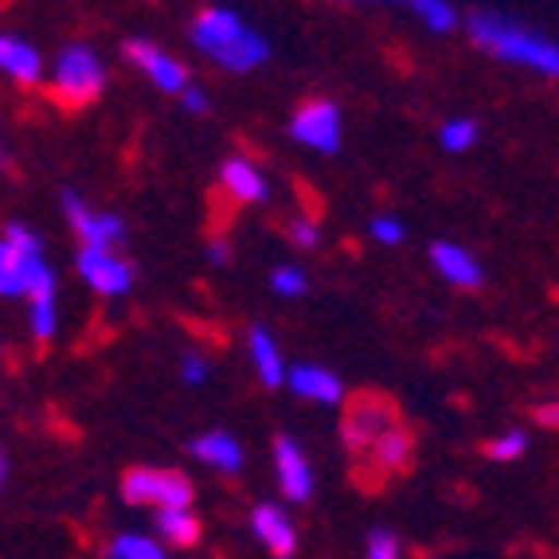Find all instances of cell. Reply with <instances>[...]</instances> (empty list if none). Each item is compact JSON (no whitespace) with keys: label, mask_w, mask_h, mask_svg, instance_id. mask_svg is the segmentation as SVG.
Masks as SVG:
<instances>
[{"label":"cell","mask_w":559,"mask_h":559,"mask_svg":"<svg viewBox=\"0 0 559 559\" xmlns=\"http://www.w3.org/2000/svg\"><path fill=\"white\" fill-rule=\"evenodd\" d=\"M430 262H435V271H439L450 286H462V289L481 286V262H477L462 242H435V247H430Z\"/></svg>","instance_id":"obj_12"},{"label":"cell","mask_w":559,"mask_h":559,"mask_svg":"<svg viewBox=\"0 0 559 559\" xmlns=\"http://www.w3.org/2000/svg\"><path fill=\"white\" fill-rule=\"evenodd\" d=\"M364 551H368L364 559H403L400 540H395L388 528H372V532H368V544H364Z\"/></svg>","instance_id":"obj_27"},{"label":"cell","mask_w":559,"mask_h":559,"mask_svg":"<svg viewBox=\"0 0 559 559\" xmlns=\"http://www.w3.org/2000/svg\"><path fill=\"white\" fill-rule=\"evenodd\" d=\"M121 497L130 504H153L157 513L165 509H192V481L177 469H130L121 477Z\"/></svg>","instance_id":"obj_5"},{"label":"cell","mask_w":559,"mask_h":559,"mask_svg":"<svg viewBox=\"0 0 559 559\" xmlns=\"http://www.w3.org/2000/svg\"><path fill=\"white\" fill-rule=\"evenodd\" d=\"M286 383L294 388L298 400H313V403H341L345 400V383L336 380L329 368H321V364H294Z\"/></svg>","instance_id":"obj_13"},{"label":"cell","mask_w":559,"mask_h":559,"mask_svg":"<svg viewBox=\"0 0 559 559\" xmlns=\"http://www.w3.org/2000/svg\"><path fill=\"white\" fill-rule=\"evenodd\" d=\"M271 289L278 294V298H301L309 289V278L298 271V266H278V271L271 274Z\"/></svg>","instance_id":"obj_26"},{"label":"cell","mask_w":559,"mask_h":559,"mask_svg":"<svg viewBox=\"0 0 559 559\" xmlns=\"http://www.w3.org/2000/svg\"><path fill=\"white\" fill-rule=\"evenodd\" d=\"M372 450H376V462H380L383 469H400L403 462H407V454H411V439L403 435L400 427H392Z\"/></svg>","instance_id":"obj_23"},{"label":"cell","mask_w":559,"mask_h":559,"mask_svg":"<svg viewBox=\"0 0 559 559\" xmlns=\"http://www.w3.org/2000/svg\"><path fill=\"white\" fill-rule=\"evenodd\" d=\"M192 44H197L215 67L235 71V75H247V71L262 67L266 56H271L266 36L254 32L239 12L219 9V4H212V9H204L192 20Z\"/></svg>","instance_id":"obj_1"},{"label":"cell","mask_w":559,"mask_h":559,"mask_svg":"<svg viewBox=\"0 0 559 559\" xmlns=\"http://www.w3.org/2000/svg\"><path fill=\"white\" fill-rule=\"evenodd\" d=\"M110 559H168L165 548L150 536H138V532H121L110 540Z\"/></svg>","instance_id":"obj_21"},{"label":"cell","mask_w":559,"mask_h":559,"mask_svg":"<svg viewBox=\"0 0 559 559\" xmlns=\"http://www.w3.org/2000/svg\"><path fill=\"white\" fill-rule=\"evenodd\" d=\"M126 59H130L133 67H138L141 75H150L153 79V86H160V91H168V94H185L188 86V67L180 63V59H173L165 51V47H157V44H150V39H126Z\"/></svg>","instance_id":"obj_9"},{"label":"cell","mask_w":559,"mask_h":559,"mask_svg":"<svg viewBox=\"0 0 559 559\" xmlns=\"http://www.w3.org/2000/svg\"><path fill=\"white\" fill-rule=\"evenodd\" d=\"M247 345H251V360H254V368H259V376H262L266 388H278V383L289 380V368L282 364V348L271 336V329L254 325L251 336H247Z\"/></svg>","instance_id":"obj_18"},{"label":"cell","mask_w":559,"mask_h":559,"mask_svg":"<svg viewBox=\"0 0 559 559\" xmlns=\"http://www.w3.org/2000/svg\"><path fill=\"white\" fill-rule=\"evenodd\" d=\"M289 235H294V242H298V247H318V242H321V231H318V224H313V219H294Z\"/></svg>","instance_id":"obj_30"},{"label":"cell","mask_w":559,"mask_h":559,"mask_svg":"<svg viewBox=\"0 0 559 559\" xmlns=\"http://www.w3.org/2000/svg\"><path fill=\"white\" fill-rule=\"evenodd\" d=\"M157 536L173 548H192L200 540V516L192 509H165L157 513Z\"/></svg>","instance_id":"obj_19"},{"label":"cell","mask_w":559,"mask_h":559,"mask_svg":"<svg viewBox=\"0 0 559 559\" xmlns=\"http://www.w3.org/2000/svg\"><path fill=\"white\" fill-rule=\"evenodd\" d=\"M227 259H231V247H227L224 239L207 242V262H212V266H227Z\"/></svg>","instance_id":"obj_32"},{"label":"cell","mask_w":559,"mask_h":559,"mask_svg":"<svg viewBox=\"0 0 559 559\" xmlns=\"http://www.w3.org/2000/svg\"><path fill=\"white\" fill-rule=\"evenodd\" d=\"M59 204H63L67 212V224H71V231L79 235V242L83 247H103V251H114V242L126 235V224H121V215L114 212H94L91 204H86L79 192H71L67 188L63 197H59Z\"/></svg>","instance_id":"obj_7"},{"label":"cell","mask_w":559,"mask_h":559,"mask_svg":"<svg viewBox=\"0 0 559 559\" xmlns=\"http://www.w3.org/2000/svg\"><path fill=\"white\" fill-rule=\"evenodd\" d=\"M274 474H278V489L289 501H309L313 493V469H309L306 454L289 435L274 439Z\"/></svg>","instance_id":"obj_10"},{"label":"cell","mask_w":559,"mask_h":559,"mask_svg":"<svg viewBox=\"0 0 559 559\" xmlns=\"http://www.w3.org/2000/svg\"><path fill=\"white\" fill-rule=\"evenodd\" d=\"M536 419H540L544 427L559 430V400H551V403H540V407H536Z\"/></svg>","instance_id":"obj_33"},{"label":"cell","mask_w":559,"mask_h":559,"mask_svg":"<svg viewBox=\"0 0 559 559\" xmlns=\"http://www.w3.org/2000/svg\"><path fill=\"white\" fill-rule=\"evenodd\" d=\"M207 376H212V368H207L204 356H197V353L180 356V383H188V388H200V383H207Z\"/></svg>","instance_id":"obj_29"},{"label":"cell","mask_w":559,"mask_h":559,"mask_svg":"<svg viewBox=\"0 0 559 559\" xmlns=\"http://www.w3.org/2000/svg\"><path fill=\"white\" fill-rule=\"evenodd\" d=\"M411 12L423 20V28L439 32V36L457 28V9L447 0H411Z\"/></svg>","instance_id":"obj_20"},{"label":"cell","mask_w":559,"mask_h":559,"mask_svg":"<svg viewBox=\"0 0 559 559\" xmlns=\"http://www.w3.org/2000/svg\"><path fill=\"white\" fill-rule=\"evenodd\" d=\"M368 235H372L376 242H383V247H395V242H403L407 227H403L395 215H376L372 224H368Z\"/></svg>","instance_id":"obj_28"},{"label":"cell","mask_w":559,"mask_h":559,"mask_svg":"<svg viewBox=\"0 0 559 559\" xmlns=\"http://www.w3.org/2000/svg\"><path fill=\"white\" fill-rule=\"evenodd\" d=\"M0 71L20 86H36L44 79V56H39L28 39L4 36L0 39Z\"/></svg>","instance_id":"obj_14"},{"label":"cell","mask_w":559,"mask_h":559,"mask_svg":"<svg viewBox=\"0 0 559 559\" xmlns=\"http://www.w3.org/2000/svg\"><path fill=\"white\" fill-rule=\"evenodd\" d=\"M388 430H392V411L383 407V403H376V400H364V403H356V411L348 415L345 442H348V447H368V442L376 447Z\"/></svg>","instance_id":"obj_16"},{"label":"cell","mask_w":559,"mask_h":559,"mask_svg":"<svg viewBox=\"0 0 559 559\" xmlns=\"http://www.w3.org/2000/svg\"><path fill=\"white\" fill-rule=\"evenodd\" d=\"M251 532L259 536L262 548L271 551V556H278V559H289V556H294V548H298V528H294V521H289L286 509H282V504H274V501L254 504Z\"/></svg>","instance_id":"obj_11"},{"label":"cell","mask_w":559,"mask_h":559,"mask_svg":"<svg viewBox=\"0 0 559 559\" xmlns=\"http://www.w3.org/2000/svg\"><path fill=\"white\" fill-rule=\"evenodd\" d=\"M524 450H528V435L513 427V430H501V435H497V439L485 447V454L493 457V462H516Z\"/></svg>","instance_id":"obj_25"},{"label":"cell","mask_w":559,"mask_h":559,"mask_svg":"<svg viewBox=\"0 0 559 559\" xmlns=\"http://www.w3.org/2000/svg\"><path fill=\"white\" fill-rule=\"evenodd\" d=\"M180 106H185L188 114H207V110H212V98H207L200 86H188V91L180 94Z\"/></svg>","instance_id":"obj_31"},{"label":"cell","mask_w":559,"mask_h":559,"mask_svg":"<svg viewBox=\"0 0 559 559\" xmlns=\"http://www.w3.org/2000/svg\"><path fill=\"white\" fill-rule=\"evenodd\" d=\"M106 86V67L91 47L71 44L59 51L56 71H51V91L63 106H86L94 103Z\"/></svg>","instance_id":"obj_4"},{"label":"cell","mask_w":559,"mask_h":559,"mask_svg":"<svg viewBox=\"0 0 559 559\" xmlns=\"http://www.w3.org/2000/svg\"><path fill=\"white\" fill-rule=\"evenodd\" d=\"M289 133L306 150L336 153V145H341V110L329 98H309L306 106H298V114L289 121Z\"/></svg>","instance_id":"obj_8"},{"label":"cell","mask_w":559,"mask_h":559,"mask_svg":"<svg viewBox=\"0 0 559 559\" xmlns=\"http://www.w3.org/2000/svg\"><path fill=\"white\" fill-rule=\"evenodd\" d=\"M474 141H477V121L474 118H450V121H442L439 145L447 153H466V150H474Z\"/></svg>","instance_id":"obj_22"},{"label":"cell","mask_w":559,"mask_h":559,"mask_svg":"<svg viewBox=\"0 0 559 559\" xmlns=\"http://www.w3.org/2000/svg\"><path fill=\"white\" fill-rule=\"evenodd\" d=\"M219 180H224V188L239 200V204H262V200L271 197V185H266V177H262V168L247 157L224 160Z\"/></svg>","instance_id":"obj_15"},{"label":"cell","mask_w":559,"mask_h":559,"mask_svg":"<svg viewBox=\"0 0 559 559\" xmlns=\"http://www.w3.org/2000/svg\"><path fill=\"white\" fill-rule=\"evenodd\" d=\"M466 32H469V39H474L481 51H489L493 59L528 67L536 75L559 79V44H551L540 32L524 28L516 20L497 16V12H477V16H469Z\"/></svg>","instance_id":"obj_2"},{"label":"cell","mask_w":559,"mask_h":559,"mask_svg":"<svg viewBox=\"0 0 559 559\" xmlns=\"http://www.w3.org/2000/svg\"><path fill=\"white\" fill-rule=\"evenodd\" d=\"M0 294L28 301L56 298V271L44 259V242L24 224H9L0 235Z\"/></svg>","instance_id":"obj_3"},{"label":"cell","mask_w":559,"mask_h":559,"mask_svg":"<svg viewBox=\"0 0 559 559\" xmlns=\"http://www.w3.org/2000/svg\"><path fill=\"white\" fill-rule=\"evenodd\" d=\"M28 325L36 341H51L59 325V313H56V298H36L28 301Z\"/></svg>","instance_id":"obj_24"},{"label":"cell","mask_w":559,"mask_h":559,"mask_svg":"<svg viewBox=\"0 0 559 559\" xmlns=\"http://www.w3.org/2000/svg\"><path fill=\"white\" fill-rule=\"evenodd\" d=\"M75 271L94 294H103V298H121V294H130L133 286V266L121 259L118 251H103V247H83L75 254Z\"/></svg>","instance_id":"obj_6"},{"label":"cell","mask_w":559,"mask_h":559,"mask_svg":"<svg viewBox=\"0 0 559 559\" xmlns=\"http://www.w3.org/2000/svg\"><path fill=\"white\" fill-rule=\"evenodd\" d=\"M188 450H192L197 462L224 469V474H235V469L242 466V447L235 435H227V430H204L200 439L188 442Z\"/></svg>","instance_id":"obj_17"}]
</instances>
